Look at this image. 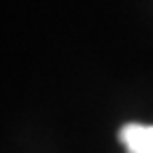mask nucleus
<instances>
[{
    "instance_id": "nucleus-1",
    "label": "nucleus",
    "mask_w": 153,
    "mask_h": 153,
    "mask_svg": "<svg viewBox=\"0 0 153 153\" xmlns=\"http://www.w3.org/2000/svg\"><path fill=\"white\" fill-rule=\"evenodd\" d=\"M119 140L126 153H153V126L126 123L119 130Z\"/></svg>"
}]
</instances>
